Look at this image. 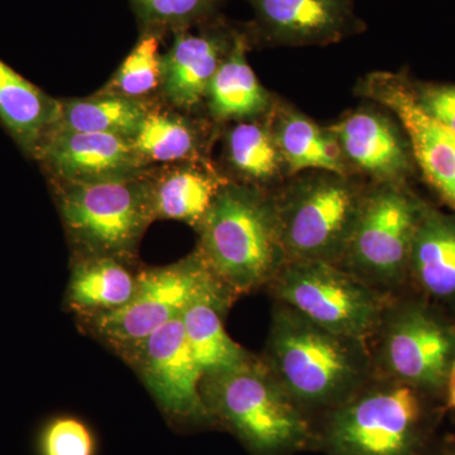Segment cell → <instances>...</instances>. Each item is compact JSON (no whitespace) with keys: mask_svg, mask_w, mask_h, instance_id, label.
<instances>
[{"mask_svg":"<svg viewBox=\"0 0 455 455\" xmlns=\"http://www.w3.org/2000/svg\"><path fill=\"white\" fill-rule=\"evenodd\" d=\"M272 191L229 181L196 227V252L232 298L271 283L284 265Z\"/></svg>","mask_w":455,"mask_h":455,"instance_id":"cell-1","label":"cell"},{"mask_svg":"<svg viewBox=\"0 0 455 455\" xmlns=\"http://www.w3.org/2000/svg\"><path fill=\"white\" fill-rule=\"evenodd\" d=\"M202 395L212 421L235 434L256 455H286L309 445L310 425L267 363H243L204 374Z\"/></svg>","mask_w":455,"mask_h":455,"instance_id":"cell-2","label":"cell"},{"mask_svg":"<svg viewBox=\"0 0 455 455\" xmlns=\"http://www.w3.org/2000/svg\"><path fill=\"white\" fill-rule=\"evenodd\" d=\"M361 344L284 307L272 323L267 364L300 409L337 407L352 397L363 376Z\"/></svg>","mask_w":455,"mask_h":455,"instance_id":"cell-3","label":"cell"},{"mask_svg":"<svg viewBox=\"0 0 455 455\" xmlns=\"http://www.w3.org/2000/svg\"><path fill=\"white\" fill-rule=\"evenodd\" d=\"M367 187L357 176L305 171L275 188L284 263L324 260L339 265Z\"/></svg>","mask_w":455,"mask_h":455,"instance_id":"cell-4","label":"cell"},{"mask_svg":"<svg viewBox=\"0 0 455 455\" xmlns=\"http://www.w3.org/2000/svg\"><path fill=\"white\" fill-rule=\"evenodd\" d=\"M56 185L60 215L77 256L132 262L155 220L151 179L140 175Z\"/></svg>","mask_w":455,"mask_h":455,"instance_id":"cell-5","label":"cell"},{"mask_svg":"<svg viewBox=\"0 0 455 455\" xmlns=\"http://www.w3.org/2000/svg\"><path fill=\"white\" fill-rule=\"evenodd\" d=\"M271 283L287 307L340 337L363 344L382 324L381 296L337 263L286 262Z\"/></svg>","mask_w":455,"mask_h":455,"instance_id":"cell-6","label":"cell"},{"mask_svg":"<svg viewBox=\"0 0 455 455\" xmlns=\"http://www.w3.org/2000/svg\"><path fill=\"white\" fill-rule=\"evenodd\" d=\"M425 208L409 185L370 182L339 266L366 283H397L409 269Z\"/></svg>","mask_w":455,"mask_h":455,"instance_id":"cell-7","label":"cell"},{"mask_svg":"<svg viewBox=\"0 0 455 455\" xmlns=\"http://www.w3.org/2000/svg\"><path fill=\"white\" fill-rule=\"evenodd\" d=\"M421 440L423 409L409 385L348 398L335 407L322 434L331 455H416Z\"/></svg>","mask_w":455,"mask_h":455,"instance_id":"cell-8","label":"cell"},{"mask_svg":"<svg viewBox=\"0 0 455 455\" xmlns=\"http://www.w3.org/2000/svg\"><path fill=\"white\" fill-rule=\"evenodd\" d=\"M212 283H218L196 252L164 267L140 269L136 291L124 307L82 320L90 334L119 355L146 339Z\"/></svg>","mask_w":455,"mask_h":455,"instance_id":"cell-9","label":"cell"},{"mask_svg":"<svg viewBox=\"0 0 455 455\" xmlns=\"http://www.w3.org/2000/svg\"><path fill=\"white\" fill-rule=\"evenodd\" d=\"M121 357L136 370L164 414L182 423H212L202 395L204 371L188 344L181 316Z\"/></svg>","mask_w":455,"mask_h":455,"instance_id":"cell-10","label":"cell"},{"mask_svg":"<svg viewBox=\"0 0 455 455\" xmlns=\"http://www.w3.org/2000/svg\"><path fill=\"white\" fill-rule=\"evenodd\" d=\"M245 2L254 14L252 22L245 25L253 46H329L367 29L355 11V0Z\"/></svg>","mask_w":455,"mask_h":455,"instance_id":"cell-11","label":"cell"},{"mask_svg":"<svg viewBox=\"0 0 455 455\" xmlns=\"http://www.w3.org/2000/svg\"><path fill=\"white\" fill-rule=\"evenodd\" d=\"M357 178L407 185L418 171L411 143L396 116L379 104H363L328 125Z\"/></svg>","mask_w":455,"mask_h":455,"instance_id":"cell-12","label":"cell"},{"mask_svg":"<svg viewBox=\"0 0 455 455\" xmlns=\"http://www.w3.org/2000/svg\"><path fill=\"white\" fill-rule=\"evenodd\" d=\"M382 357L405 385L440 390L455 362V331L423 307H406L386 328Z\"/></svg>","mask_w":455,"mask_h":455,"instance_id":"cell-13","label":"cell"},{"mask_svg":"<svg viewBox=\"0 0 455 455\" xmlns=\"http://www.w3.org/2000/svg\"><path fill=\"white\" fill-rule=\"evenodd\" d=\"M406 74L372 73L357 94L390 110L405 130L418 170L439 196L455 182V133L430 119L416 106Z\"/></svg>","mask_w":455,"mask_h":455,"instance_id":"cell-14","label":"cell"},{"mask_svg":"<svg viewBox=\"0 0 455 455\" xmlns=\"http://www.w3.org/2000/svg\"><path fill=\"white\" fill-rule=\"evenodd\" d=\"M239 27L223 17L190 29L173 32V44L161 59V90L179 109L193 112L205 104L212 77L235 44Z\"/></svg>","mask_w":455,"mask_h":455,"instance_id":"cell-15","label":"cell"},{"mask_svg":"<svg viewBox=\"0 0 455 455\" xmlns=\"http://www.w3.org/2000/svg\"><path fill=\"white\" fill-rule=\"evenodd\" d=\"M35 158L56 184L133 178L146 166L132 140L83 132H51Z\"/></svg>","mask_w":455,"mask_h":455,"instance_id":"cell-16","label":"cell"},{"mask_svg":"<svg viewBox=\"0 0 455 455\" xmlns=\"http://www.w3.org/2000/svg\"><path fill=\"white\" fill-rule=\"evenodd\" d=\"M253 44L247 28L239 27L235 44L212 77L205 106L218 123L266 118L277 98L260 85L248 64L247 52Z\"/></svg>","mask_w":455,"mask_h":455,"instance_id":"cell-17","label":"cell"},{"mask_svg":"<svg viewBox=\"0 0 455 455\" xmlns=\"http://www.w3.org/2000/svg\"><path fill=\"white\" fill-rule=\"evenodd\" d=\"M267 118L289 179L305 171H329L355 176L329 127H322L307 114L278 98Z\"/></svg>","mask_w":455,"mask_h":455,"instance_id":"cell-18","label":"cell"},{"mask_svg":"<svg viewBox=\"0 0 455 455\" xmlns=\"http://www.w3.org/2000/svg\"><path fill=\"white\" fill-rule=\"evenodd\" d=\"M128 260L77 256L71 268L66 305L80 320L121 309L136 291L139 271Z\"/></svg>","mask_w":455,"mask_h":455,"instance_id":"cell-19","label":"cell"},{"mask_svg":"<svg viewBox=\"0 0 455 455\" xmlns=\"http://www.w3.org/2000/svg\"><path fill=\"white\" fill-rule=\"evenodd\" d=\"M230 302L232 296L220 284L212 283L182 313L185 334L204 374L229 370L251 357L224 328L221 314Z\"/></svg>","mask_w":455,"mask_h":455,"instance_id":"cell-20","label":"cell"},{"mask_svg":"<svg viewBox=\"0 0 455 455\" xmlns=\"http://www.w3.org/2000/svg\"><path fill=\"white\" fill-rule=\"evenodd\" d=\"M60 100L0 60V122L26 155L36 157L55 125Z\"/></svg>","mask_w":455,"mask_h":455,"instance_id":"cell-21","label":"cell"},{"mask_svg":"<svg viewBox=\"0 0 455 455\" xmlns=\"http://www.w3.org/2000/svg\"><path fill=\"white\" fill-rule=\"evenodd\" d=\"M229 181L205 160L185 163L161 178L151 180L155 220H173L199 226L220 188Z\"/></svg>","mask_w":455,"mask_h":455,"instance_id":"cell-22","label":"cell"},{"mask_svg":"<svg viewBox=\"0 0 455 455\" xmlns=\"http://www.w3.org/2000/svg\"><path fill=\"white\" fill-rule=\"evenodd\" d=\"M226 158L241 184L275 190L289 179L267 116L236 122L230 127L226 136Z\"/></svg>","mask_w":455,"mask_h":455,"instance_id":"cell-23","label":"cell"},{"mask_svg":"<svg viewBox=\"0 0 455 455\" xmlns=\"http://www.w3.org/2000/svg\"><path fill=\"white\" fill-rule=\"evenodd\" d=\"M410 271L425 291L455 298V218L427 205L416 229Z\"/></svg>","mask_w":455,"mask_h":455,"instance_id":"cell-24","label":"cell"},{"mask_svg":"<svg viewBox=\"0 0 455 455\" xmlns=\"http://www.w3.org/2000/svg\"><path fill=\"white\" fill-rule=\"evenodd\" d=\"M149 110L140 99L101 92L94 97L60 101L51 132L113 134L132 140Z\"/></svg>","mask_w":455,"mask_h":455,"instance_id":"cell-25","label":"cell"},{"mask_svg":"<svg viewBox=\"0 0 455 455\" xmlns=\"http://www.w3.org/2000/svg\"><path fill=\"white\" fill-rule=\"evenodd\" d=\"M132 145L148 163H196L204 158L205 140L194 123L175 113L149 110Z\"/></svg>","mask_w":455,"mask_h":455,"instance_id":"cell-26","label":"cell"},{"mask_svg":"<svg viewBox=\"0 0 455 455\" xmlns=\"http://www.w3.org/2000/svg\"><path fill=\"white\" fill-rule=\"evenodd\" d=\"M142 32L185 31L220 17L227 0H130Z\"/></svg>","mask_w":455,"mask_h":455,"instance_id":"cell-27","label":"cell"},{"mask_svg":"<svg viewBox=\"0 0 455 455\" xmlns=\"http://www.w3.org/2000/svg\"><path fill=\"white\" fill-rule=\"evenodd\" d=\"M160 33L142 32L136 46L125 57L103 92L140 99L161 83Z\"/></svg>","mask_w":455,"mask_h":455,"instance_id":"cell-28","label":"cell"},{"mask_svg":"<svg viewBox=\"0 0 455 455\" xmlns=\"http://www.w3.org/2000/svg\"><path fill=\"white\" fill-rule=\"evenodd\" d=\"M41 455H95L97 444L88 425L73 416L53 419L44 427Z\"/></svg>","mask_w":455,"mask_h":455,"instance_id":"cell-29","label":"cell"},{"mask_svg":"<svg viewBox=\"0 0 455 455\" xmlns=\"http://www.w3.org/2000/svg\"><path fill=\"white\" fill-rule=\"evenodd\" d=\"M407 82L421 112L455 133V84L419 82L410 77Z\"/></svg>","mask_w":455,"mask_h":455,"instance_id":"cell-30","label":"cell"},{"mask_svg":"<svg viewBox=\"0 0 455 455\" xmlns=\"http://www.w3.org/2000/svg\"><path fill=\"white\" fill-rule=\"evenodd\" d=\"M448 397L449 406L455 410V362L448 377Z\"/></svg>","mask_w":455,"mask_h":455,"instance_id":"cell-31","label":"cell"},{"mask_svg":"<svg viewBox=\"0 0 455 455\" xmlns=\"http://www.w3.org/2000/svg\"><path fill=\"white\" fill-rule=\"evenodd\" d=\"M443 197V199L445 200L449 204V205L453 206L455 209V182L453 185H451V188H448L447 191H445L444 194H442L440 196Z\"/></svg>","mask_w":455,"mask_h":455,"instance_id":"cell-32","label":"cell"},{"mask_svg":"<svg viewBox=\"0 0 455 455\" xmlns=\"http://www.w3.org/2000/svg\"><path fill=\"white\" fill-rule=\"evenodd\" d=\"M447 455H455V449H453V451H451V453H448Z\"/></svg>","mask_w":455,"mask_h":455,"instance_id":"cell-33","label":"cell"}]
</instances>
